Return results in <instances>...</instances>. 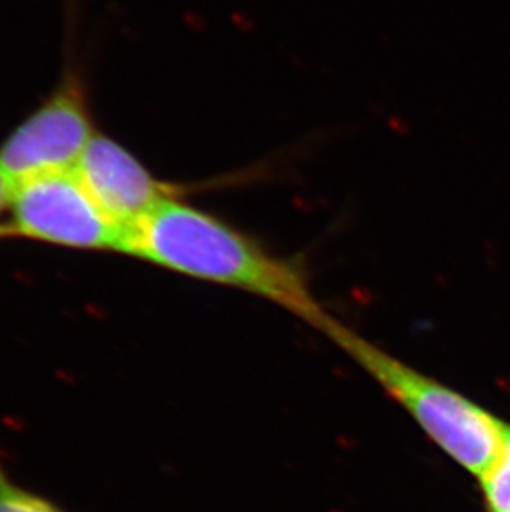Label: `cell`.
Instances as JSON below:
<instances>
[{
	"instance_id": "obj_6",
	"label": "cell",
	"mask_w": 510,
	"mask_h": 512,
	"mask_svg": "<svg viewBox=\"0 0 510 512\" xmlns=\"http://www.w3.org/2000/svg\"><path fill=\"white\" fill-rule=\"evenodd\" d=\"M0 512H67L40 494L14 483L0 468Z\"/></svg>"
},
{
	"instance_id": "obj_4",
	"label": "cell",
	"mask_w": 510,
	"mask_h": 512,
	"mask_svg": "<svg viewBox=\"0 0 510 512\" xmlns=\"http://www.w3.org/2000/svg\"><path fill=\"white\" fill-rule=\"evenodd\" d=\"M93 136L82 88L68 80L0 146V171L14 186L75 170Z\"/></svg>"
},
{
	"instance_id": "obj_1",
	"label": "cell",
	"mask_w": 510,
	"mask_h": 512,
	"mask_svg": "<svg viewBox=\"0 0 510 512\" xmlns=\"http://www.w3.org/2000/svg\"><path fill=\"white\" fill-rule=\"evenodd\" d=\"M118 251L181 276L244 290L327 334L335 324L313 294L304 266L221 216L164 198L121 234Z\"/></svg>"
},
{
	"instance_id": "obj_5",
	"label": "cell",
	"mask_w": 510,
	"mask_h": 512,
	"mask_svg": "<svg viewBox=\"0 0 510 512\" xmlns=\"http://www.w3.org/2000/svg\"><path fill=\"white\" fill-rule=\"evenodd\" d=\"M73 171L121 234L161 199L181 193L178 186L154 178L136 156L103 135L93 136Z\"/></svg>"
},
{
	"instance_id": "obj_3",
	"label": "cell",
	"mask_w": 510,
	"mask_h": 512,
	"mask_svg": "<svg viewBox=\"0 0 510 512\" xmlns=\"http://www.w3.org/2000/svg\"><path fill=\"white\" fill-rule=\"evenodd\" d=\"M12 228L20 236L75 249H116L121 231L75 171L42 174L12 186Z\"/></svg>"
},
{
	"instance_id": "obj_8",
	"label": "cell",
	"mask_w": 510,
	"mask_h": 512,
	"mask_svg": "<svg viewBox=\"0 0 510 512\" xmlns=\"http://www.w3.org/2000/svg\"><path fill=\"white\" fill-rule=\"evenodd\" d=\"M10 194H12V184H10L9 179L5 178L2 171H0V213L4 211V208L9 206ZM5 232H9V229L0 226V234H5Z\"/></svg>"
},
{
	"instance_id": "obj_7",
	"label": "cell",
	"mask_w": 510,
	"mask_h": 512,
	"mask_svg": "<svg viewBox=\"0 0 510 512\" xmlns=\"http://www.w3.org/2000/svg\"><path fill=\"white\" fill-rule=\"evenodd\" d=\"M491 512H510V436L501 463L482 481Z\"/></svg>"
},
{
	"instance_id": "obj_2",
	"label": "cell",
	"mask_w": 510,
	"mask_h": 512,
	"mask_svg": "<svg viewBox=\"0 0 510 512\" xmlns=\"http://www.w3.org/2000/svg\"><path fill=\"white\" fill-rule=\"evenodd\" d=\"M325 335L385 388L441 450L481 483L501 463L510 436V426L504 421L376 347L338 320Z\"/></svg>"
}]
</instances>
